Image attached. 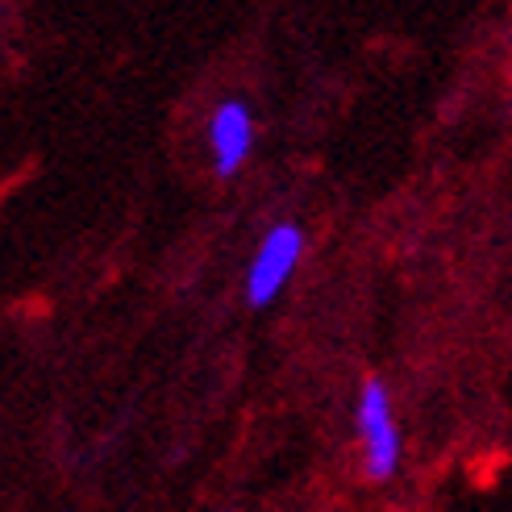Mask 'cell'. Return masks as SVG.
Instances as JSON below:
<instances>
[{
	"mask_svg": "<svg viewBox=\"0 0 512 512\" xmlns=\"http://www.w3.org/2000/svg\"><path fill=\"white\" fill-rule=\"evenodd\" d=\"M358 433H363V458L371 479H392L400 467V433L392 421V400L379 379L363 383V400H358Z\"/></svg>",
	"mask_w": 512,
	"mask_h": 512,
	"instance_id": "6da1fadb",
	"label": "cell"
},
{
	"mask_svg": "<svg viewBox=\"0 0 512 512\" xmlns=\"http://www.w3.org/2000/svg\"><path fill=\"white\" fill-rule=\"evenodd\" d=\"M209 146H213V159H217V175H234L246 163L250 146H254V117L242 100H225V105L213 113Z\"/></svg>",
	"mask_w": 512,
	"mask_h": 512,
	"instance_id": "3957f363",
	"label": "cell"
},
{
	"mask_svg": "<svg viewBox=\"0 0 512 512\" xmlns=\"http://www.w3.org/2000/svg\"><path fill=\"white\" fill-rule=\"evenodd\" d=\"M300 250H304V234L292 221L275 225L263 238L259 254H254V263H250V275H246V296H250L254 309H263V304H271L279 292H284V284L300 263Z\"/></svg>",
	"mask_w": 512,
	"mask_h": 512,
	"instance_id": "7a4b0ae2",
	"label": "cell"
}]
</instances>
